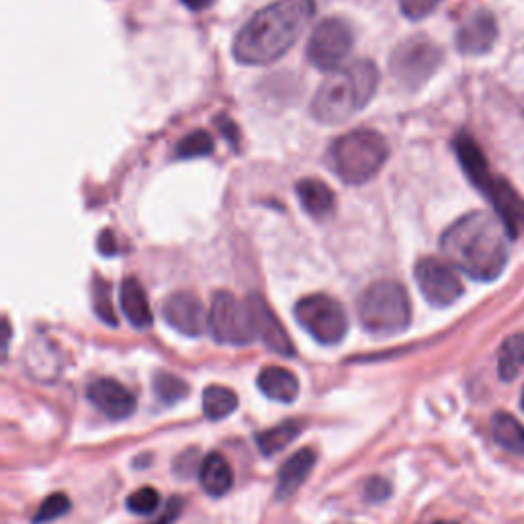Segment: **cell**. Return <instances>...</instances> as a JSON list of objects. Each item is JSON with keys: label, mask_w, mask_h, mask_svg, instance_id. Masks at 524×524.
Listing matches in <instances>:
<instances>
[{"label": "cell", "mask_w": 524, "mask_h": 524, "mask_svg": "<svg viewBox=\"0 0 524 524\" xmlns=\"http://www.w3.org/2000/svg\"><path fill=\"white\" fill-rule=\"evenodd\" d=\"M508 230L498 215L471 211L449 226L441 250L451 265L475 281H494L508 262Z\"/></svg>", "instance_id": "obj_1"}, {"label": "cell", "mask_w": 524, "mask_h": 524, "mask_svg": "<svg viewBox=\"0 0 524 524\" xmlns=\"http://www.w3.org/2000/svg\"><path fill=\"white\" fill-rule=\"evenodd\" d=\"M314 17V0H277L258 11L236 35L234 58L246 66H267L283 58Z\"/></svg>", "instance_id": "obj_2"}, {"label": "cell", "mask_w": 524, "mask_h": 524, "mask_svg": "<svg viewBox=\"0 0 524 524\" xmlns=\"http://www.w3.org/2000/svg\"><path fill=\"white\" fill-rule=\"evenodd\" d=\"M379 70L369 60L340 68L320 84L312 101V115L320 123L340 125L363 111L377 93Z\"/></svg>", "instance_id": "obj_3"}, {"label": "cell", "mask_w": 524, "mask_h": 524, "mask_svg": "<svg viewBox=\"0 0 524 524\" xmlns=\"http://www.w3.org/2000/svg\"><path fill=\"white\" fill-rule=\"evenodd\" d=\"M455 152L467 179L494 205L496 215L506 226L510 238L524 234V199L490 170V164L475 140L467 134H459L455 140Z\"/></svg>", "instance_id": "obj_4"}, {"label": "cell", "mask_w": 524, "mask_h": 524, "mask_svg": "<svg viewBox=\"0 0 524 524\" xmlns=\"http://www.w3.org/2000/svg\"><path fill=\"white\" fill-rule=\"evenodd\" d=\"M389 146L379 131L353 129L330 146V166L346 185H365L387 162Z\"/></svg>", "instance_id": "obj_5"}, {"label": "cell", "mask_w": 524, "mask_h": 524, "mask_svg": "<svg viewBox=\"0 0 524 524\" xmlns=\"http://www.w3.org/2000/svg\"><path fill=\"white\" fill-rule=\"evenodd\" d=\"M359 320L363 328L375 336L402 334L412 320L406 289L396 281L369 285L359 299Z\"/></svg>", "instance_id": "obj_6"}, {"label": "cell", "mask_w": 524, "mask_h": 524, "mask_svg": "<svg viewBox=\"0 0 524 524\" xmlns=\"http://www.w3.org/2000/svg\"><path fill=\"white\" fill-rule=\"evenodd\" d=\"M443 62L441 48L428 37H410L393 50L389 70L404 89L416 91L430 80Z\"/></svg>", "instance_id": "obj_7"}, {"label": "cell", "mask_w": 524, "mask_h": 524, "mask_svg": "<svg viewBox=\"0 0 524 524\" xmlns=\"http://www.w3.org/2000/svg\"><path fill=\"white\" fill-rule=\"evenodd\" d=\"M209 330L220 344H250L256 338V328L248 301H240L230 291L213 293L209 310Z\"/></svg>", "instance_id": "obj_8"}, {"label": "cell", "mask_w": 524, "mask_h": 524, "mask_svg": "<svg viewBox=\"0 0 524 524\" xmlns=\"http://www.w3.org/2000/svg\"><path fill=\"white\" fill-rule=\"evenodd\" d=\"M295 318L299 326L320 344H338L348 330V318L342 305L324 293L308 295L297 301Z\"/></svg>", "instance_id": "obj_9"}, {"label": "cell", "mask_w": 524, "mask_h": 524, "mask_svg": "<svg viewBox=\"0 0 524 524\" xmlns=\"http://www.w3.org/2000/svg\"><path fill=\"white\" fill-rule=\"evenodd\" d=\"M355 48V31L344 19H324L308 43V60L328 74L340 70Z\"/></svg>", "instance_id": "obj_10"}, {"label": "cell", "mask_w": 524, "mask_h": 524, "mask_svg": "<svg viewBox=\"0 0 524 524\" xmlns=\"http://www.w3.org/2000/svg\"><path fill=\"white\" fill-rule=\"evenodd\" d=\"M414 277L420 293L434 308H449V305H453L463 295L461 279L457 277L453 267L441 258L426 256L418 260Z\"/></svg>", "instance_id": "obj_11"}, {"label": "cell", "mask_w": 524, "mask_h": 524, "mask_svg": "<svg viewBox=\"0 0 524 524\" xmlns=\"http://www.w3.org/2000/svg\"><path fill=\"white\" fill-rule=\"evenodd\" d=\"M162 316L170 328L185 336H199L209 326V314L191 291H174L162 303Z\"/></svg>", "instance_id": "obj_12"}, {"label": "cell", "mask_w": 524, "mask_h": 524, "mask_svg": "<svg viewBox=\"0 0 524 524\" xmlns=\"http://www.w3.org/2000/svg\"><path fill=\"white\" fill-rule=\"evenodd\" d=\"M86 398L109 420H125L136 410V398L123 383L103 377L86 387Z\"/></svg>", "instance_id": "obj_13"}, {"label": "cell", "mask_w": 524, "mask_h": 524, "mask_svg": "<svg viewBox=\"0 0 524 524\" xmlns=\"http://www.w3.org/2000/svg\"><path fill=\"white\" fill-rule=\"evenodd\" d=\"M246 301L250 305V312H252V318H254L256 336H260L262 342H265L273 353H277L281 357H293L295 355V344L291 342L285 326L277 320V316L269 308V303L260 295H250Z\"/></svg>", "instance_id": "obj_14"}, {"label": "cell", "mask_w": 524, "mask_h": 524, "mask_svg": "<svg viewBox=\"0 0 524 524\" xmlns=\"http://www.w3.org/2000/svg\"><path fill=\"white\" fill-rule=\"evenodd\" d=\"M496 37V19L488 11H475L457 31V50L465 56H482L494 48Z\"/></svg>", "instance_id": "obj_15"}, {"label": "cell", "mask_w": 524, "mask_h": 524, "mask_svg": "<svg viewBox=\"0 0 524 524\" xmlns=\"http://www.w3.org/2000/svg\"><path fill=\"white\" fill-rule=\"evenodd\" d=\"M119 301H121V310H123L125 318L134 328L146 330L154 324V314H152V308H150L148 295H146L142 283L136 277H125L123 279L121 291H119Z\"/></svg>", "instance_id": "obj_16"}, {"label": "cell", "mask_w": 524, "mask_h": 524, "mask_svg": "<svg viewBox=\"0 0 524 524\" xmlns=\"http://www.w3.org/2000/svg\"><path fill=\"white\" fill-rule=\"evenodd\" d=\"M314 465H316V451H312L310 447L299 449L295 455H291L279 469L277 498L285 500L293 496L305 484V479H308V475L312 473Z\"/></svg>", "instance_id": "obj_17"}, {"label": "cell", "mask_w": 524, "mask_h": 524, "mask_svg": "<svg viewBox=\"0 0 524 524\" xmlns=\"http://www.w3.org/2000/svg\"><path fill=\"white\" fill-rule=\"evenodd\" d=\"M199 484L213 498L226 496L234 486V471L222 453H209L199 465Z\"/></svg>", "instance_id": "obj_18"}, {"label": "cell", "mask_w": 524, "mask_h": 524, "mask_svg": "<svg viewBox=\"0 0 524 524\" xmlns=\"http://www.w3.org/2000/svg\"><path fill=\"white\" fill-rule=\"evenodd\" d=\"M295 193L305 213L316 217V220H326L336 209L334 191L320 179H301L295 185Z\"/></svg>", "instance_id": "obj_19"}, {"label": "cell", "mask_w": 524, "mask_h": 524, "mask_svg": "<svg viewBox=\"0 0 524 524\" xmlns=\"http://www.w3.org/2000/svg\"><path fill=\"white\" fill-rule=\"evenodd\" d=\"M256 385L269 400L283 404L295 402L299 393L297 377L285 367H265L258 373Z\"/></svg>", "instance_id": "obj_20"}, {"label": "cell", "mask_w": 524, "mask_h": 524, "mask_svg": "<svg viewBox=\"0 0 524 524\" xmlns=\"http://www.w3.org/2000/svg\"><path fill=\"white\" fill-rule=\"evenodd\" d=\"M494 441L514 455H524V426L510 414L498 412L492 418Z\"/></svg>", "instance_id": "obj_21"}, {"label": "cell", "mask_w": 524, "mask_h": 524, "mask_svg": "<svg viewBox=\"0 0 524 524\" xmlns=\"http://www.w3.org/2000/svg\"><path fill=\"white\" fill-rule=\"evenodd\" d=\"M301 432V424L295 420H287L279 426H273L269 430H262L256 434V445L262 455L273 457L281 453L285 447H289Z\"/></svg>", "instance_id": "obj_22"}, {"label": "cell", "mask_w": 524, "mask_h": 524, "mask_svg": "<svg viewBox=\"0 0 524 524\" xmlns=\"http://www.w3.org/2000/svg\"><path fill=\"white\" fill-rule=\"evenodd\" d=\"M524 369V334L508 336L498 353V375L502 381H514Z\"/></svg>", "instance_id": "obj_23"}, {"label": "cell", "mask_w": 524, "mask_h": 524, "mask_svg": "<svg viewBox=\"0 0 524 524\" xmlns=\"http://www.w3.org/2000/svg\"><path fill=\"white\" fill-rule=\"evenodd\" d=\"M238 408L236 391L224 385H209L203 389V412L209 420H224Z\"/></svg>", "instance_id": "obj_24"}, {"label": "cell", "mask_w": 524, "mask_h": 524, "mask_svg": "<svg viewBox=\"0 0 524 524\" xmlns=\"http://www.w3.org/2000/svg\"><path fill=\"white\" fill-rule=\"evenodd\" d=\"M154 391H156V396L160 402L172 406V404H177L181 400L187 398V393H189V383L183 381L181 377L177 375H172V373H156L154 377Z\"/></svg>", "instance_id": "obj_25"}, {"label": "cell", "mask_w": 524, "mask_h": 524, "mask_svg": "<svg viewBox=\"0 0 524 524\" xmlns=\"http://www.w3.org/2000/svg\"><path fill=\"white\" fill-rule=\"evenodd\" d=\"M213 152V138L207 134L205 129H195L187 134L179 144L174 154L181 160H193V158H205Z\"/></svg>", "instance_id": "obj_26"}, {"label": "cell", "mask_w": 524, "mask_h": 524, "mask_svg": "<svg viewBox=\"0 0 524 524\" xmlns=\"http://www.w3.org/2000/svg\"><path fill=\"white\" fill-rule=\"evenodd\" d=\"M93 310L99 316V320H103L107 326L119 324L117 316H115L113 301H111V287L101 277L93 279Z\"/></svg>", "instance_id": "obj_27"}, {"label": "cell", "mask_w": 524, "mask_h": 524, "mask_svg": "<svg viewBox=\"0 0 524 524\" xmlns=\"http://www.w3.org/2000/svg\"><path fill=\"white\" fill-rule=\"evenodd\" d=\"M70 510V500L66 494H52L48 496L46 500L41 502V506L37 508L35 516L31 518V524H48V522H54L58 518H62L66 512Z\"/></svg>", "instance_id": "obj_28"}, {"label": "cell", "mask_w": 524, "mask_h": 524, "mask_svg": "<svg viewBox=\"0 0 524 524\" xmlns=\"http://www.w3.org/2000/svg\"><path fill=\"white\" fill-rule=\"evenodd\" d=\"M125 504L129 512L144 516V514H152L160 506V496L154 488H140L127 498Z\"/></svg>", "instance_id": "obj_29"}, {"label": "cell", "mask_w": 524, "mask_h": 524, "mask_svg": "<svg viewBox=\"0 0 524 524\" xmlns=\"http://www.w3.org/2000/svg\"><path fill=\"white\" fill-rule=\"evenodd\" d=\"M439 3L441 0H400V7L408 19L418 21L428 17Z\"/></svg>", "instance_id": "obj_30"}, {"label": "cell", "mask_w": 524, "mask_h": 524, "mask_svg": "<svg viewBox=\"0 0 524 524\" xmlns=\"http://www.w3.org/2000/svg\"><path fill=\"white\" fill-rule=\"evenodd\" d=\"M181 510H183V500H181V498H170V500L166 502L162 514H160L154 522H150V524H172L174 520L179 518Z\"/></svg>", "instance_id": "obj_31"}, {"label": "cell", "mask_w": 524, "mask_h": 524, "mask_svg": "<svg viewBox=\"0 0 524 524\" xmlns=\"http://www.w3.org/2000/svg\"><path fill=\"white\" fill-rule=\"evenodd\" d=\"M367 498L371 500V502H379V500H383V498H387L389 496V484L385 482V479H379V477H373L371 479V482L367 484Z\"/></svg>", "instance_id": "obj_32"}, {"label": "cell", "mask_w": 524, "mask_h": 524, "mask_svg": "<svg viewBox=\"0 0 524 524\" xmlns=\"http://www.w3.org/2000/svg\"><path fill=\"white\" fill-rule=\"evenodd\" d=\"M217 121H220L217 125H220V129H224V134L228 136V142L238 144V131H236L234 121H228V119H224V117H220Z\"/></svg>", "instance_id": "obj_33"}, {"label": "cell", "mask_w": 524, "mask_h": 524, "mask_svg": "<svg viewBox=\"0 0 524 524\" xmlns=\"http://www.w3.org/2000/svg\"><path fill=\"white\" fill-rule=\"evenodd\" d=\"M181 3L191 11H205L215 5V0H181Z\"/></svg>", "instance_id": "obj_34"}, {"label": "cell", "mask_w": 524, "mask_h": 524, "mask_svg": "<svg viewBox=\"0 0 524 524\" xmlns=\"http://www.w3.org/2000/svg\"><path fill=\"white\" fill-rule=\"evenodd\" d=\"M432 524H457V522H453V520H436Z\"/></svg>", "instance_id": "obj_35"}, {"label": "cell", "mask_w": 524, "mask_h": 524, "mask_svg": "<svg viewBox=\"0 0 524 524\" xmlns=\"http://www.w3.org/2000/svg\"><path fill=\"white\" fill-rule=\"evenodd\" d=\"M520 406H522V410H524V387H522V393H520Z\"/></svg>", "instance_id": "obj_36"}]
</instances>
